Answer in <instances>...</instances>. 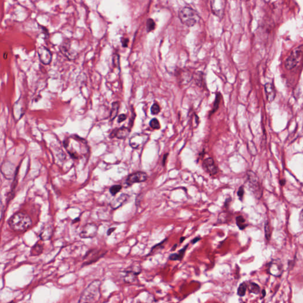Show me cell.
<instances>
[{"mask_svg":"<svg viewBox=\"0 0 303 303\" xmlns=\"http://www.w3.org/2000/svg\"><path fill=\"white\" fill-rule=\"evenodd\" d=\"M112 61H113L114 65L119 69L120 68V58H119L118 55L116 54L115 55H114Z\"/></svg>","mask_w":303,"mask_h":303,"instance_id":"836d02e7","label":"cell"},{"mask_svg":"<svg viewBox=\"0 0 303 303\" xmlns=\"http://www.w3.org/2000/svg\"><path fill=\"white\" fill-rule=\"evenodd\" d=\"M247 288L250 293L259 294L261 293V288L259 285L255 282H250L249 284H247Z\"/></svg>","mask_w":303,"mask_h":303,"instance_id":"7402d4cb","label":"cell"},{"mask_svg":"<svg viewBox=\"0 0 303 303\" xmlns=\"http://www.w3.org/2000/svg\"><path fill=\"white\" fill-rule=\"evenodd\" d=\"M279 183H280L281 186H284V185H285V184L286 183V181L285 180H282L279 181Z\"/></svg>","mask_w":303,"mask_h":303,"instance_id":"60d3db41","label":"cell"},{"mask_svg":"<svg viewBox=\"0 0 303 303\" xmlns=\"http://www.w3.org/2000/svg\"><path fill=\"white\" fill-rule=\"evenodd\" d=\"M303 44L293 49L285 62V66L288 70H291L297 66L300 61L303 54Z\"/></svg>","mask_w":303,"mask_h":303,"instance_id":"8992f818","label":"cell"},{"mask_svg":"<svg viewBox=\"0 0 303 303\" xmlns=\"http://www.w3.org/2000/svg\"><path fill=\"white\" fill-rule=\"evenodd\" d=\"M148 134L145 133H135L130 138V146L134 149H138L144 147V145L149 140Z\"/></svg>","mask_w":303,"mask_h":303,"instance_id":"52a82bcc","label":"cell"},{"mask_svg":"<svg viewBox=\"0 0 303 303\" xmlns=\"http://www.w3.org/2000/svg\"><path fill=\"white\" fill-rule=\"evenodd\" d=\"M176 246H177V244L174 245V246H173V248L171 249V251H174V250H175L176 248Z\"/></svg>","mask_w":303,"mask_h":303,"instance_id":"ee69618b","label":"cell"},{"mask_svg":"<svg viewBox=\"0 0 303 303\" xmlns=\"http://www.w3.org/2000/svg\"><path fill=\"white\" fill-rule=\"evenodd\" d=\"M43 251V246L39 244H36L32 248L31 250V255L32 256H37L42 253Z\"/></svg>","mask_w":303,"mask_h":303,"instance_id":"4316f807","label":"cell"},{"mask_svg":"<svg viewBox=\"0 0 303 303\" xmlns=\"http://www.w3.org/2000/svg\"><path fill=\"white\" fill-rule=\"evenodd\" d=\"M221 100H222L221 94L220 92H217L216 94V98H215V101L214 102L213 108L209 113V116H211L213 114H214L215 112L218 110L220 102H221Z\"/></svg>","mask_w":303,"mask_h":303,"instance_id":"44dd1931","label":"cell"},{"mask_svg":"<svg viewBox=\"0 0 303 303\" xmlns=\"http://www.w3.org/2000/svg\"><path fill=\"white\" fill-rule=\"evenodd\" d=\"M98 232V226L95 223L86 224L83 227L80 236L82 239H91L96 237Z\"/></svg>","mask_w":303,"mask_h":303,"instance_id":"9c48e42d","label":"cell"},{"mask_svg":"<svg viewBox=\"0 0 303 303\" xmlns=\"http://www.w3.org/2000/svg\"><path fill=\"white\" fill-rule=\"evenodd\" d=\"M244 194H245L244 186H240L238 191L237 192V196H238V197H239V198L240 201H242L243 200V196H244Z\"/></svg>","mask_w":303,"mask_h":303,"instance_id":"d6a6232c","label":"cell"},{"mask_svg":"<svg viewBox=\"0 0 303 303\" xmlns=\"http://www.w3.org/2000/svg\"><path fill=\"white\" fill-rule=\"evenodd\" d=\"M30 217L25 213H18L14 214L8 221L11 228L18 232L25 231L32 226Z\"/></svg>","mask_w":303,"mask_h":303,"instance_id":"3957f363","label":"cell"},{"mask_svg":"<svg viewBox=\"0 0 303 303\" xmlns=\"http://www.w3.org/2000/svg\"><path fill=\"white\" fill-rule=\"evenodd\" d=\"M188 247V244L186 245L185 247H184L181 250H179L178 253H172L170 254L169 259L171 261H181L185 255V253L186 252V249Z\"/></svg>","mask_w":303,"mask_h":303,"instance_id":"ffe728a7","label":"cell"},{"mask_svg":"<svg viewBox=\"0 0 303 303\" xmlns=\"http://www.w3.org/2000/svg\"><path fill=\"white\" fill-rule=\"evenodd\" d=\"M122 188V186L120 185H114L110 188V192L111 193L112 196H114L117 194L118 192L120 191V190Z\"/></svg>","mask_w":303,"mask_h":303,"instance_id":"f1b7e54d","label":"cell"},{"mask_svg":"<svg viewBox=\"0 0 303 303\" xmlns=\"http://www.w3.org/2000/svg\"><path fill=\"white\" fill-rule=\"evenodd\" d=\"M130 196L127 194H122L118 197L114 198L112 202H110V206L112 209L116 210L117 208L120 207L121 206H122L124 203L127 202Z\"/></svg>","mask_w":303,"mask_h":303,"instance_id":"e0dca14e","label":"cell"},{"mask_svg":"<svg viewBox=\"0 0 303 303\" xmlns=\"http://www.w3.org/2000/svg\"><path fill=\"white\" fill-rule=\"evenodd\" d=\"M146 28L148 32H152L154 30L155 28V23L152 19L150 18L148 20L146 23Z\"/></svg>","mask_w":303,"mask_h":303,"instance_id":"4dcf8cb0","label":"cell"},{"mask_svg":"<svg viewBox=\"0 0 303 303\" xmlns=\"http://www.w3.org/2000/svg\"><path fill=\"white\" fill-rule=\"evenodd\" d=\"M52 234V228L50 226H47L43 229L40 233V238L43 240H48L50 238Z\"/></svg>","mask_w":303,"mask_h":303,"instance_id":"603a6c76","label":"cell"},{"mask_svg":"<svg viewBox=\"0 0 303 303\" xmlns=\"http://www.w3.org/2000/svg\"><path fill=\"white\" fill-rule=\"evenodd\" d=\"M101 282L100 280H95L91 282L82 293L79 303H96L101 297Z\"/></svg>","mask_w":303,"mask_h":303,"instance_id":"7a4b0ae2","label":"cell"},{"mask_svg":"<svg viewBox=\"0 0 303 303\" xmlns=\"http://www.w3.org/2000/svg\"><path fill=\"white\" fill-rule=\"evenodd\" d=\"M262 296L261 299H263V298L265 297V296L266 295V291L265 290H262Z\"/></svg>","mask_w":303,"mask_h":303,"instance_id":"b9f144b4","label":"cell"},{"mask_svg":"<svg viewBox=\"0 0 303 303\" xmlns=\"http://www.w3.org/2000/svg\"><path fill=\"white\" fill-rule=\"evenodd\" d=\"M141 272V269L138 266H132L130 269L126 271L125 281L127 282H132L134 281L138 274Z\"/></svg>","mask_w":303,"mask_h":303,"instance_id":"2e32d148","label":"cell"},{"mask_svg":"<svg viewBox=\"0 0 303 303\" xmlns=\"http://www.w3.org/2000/svg\"><path fill=\"white\" fill-rule=\"evenodd\" d=\"M178 17L181 23L186 26H194L200 20V17L197 11L189 7H184L178 12Z\"/></svg>","mask_w":303,"mask_h":303,"instance_id":"277c9868","label":"cell"},{"mask_svg":"<svg viewBox=\"0 0 303 303\" xmlns=\"http://www.w3.org/2000/svg\"><path fill=\"white\" fill-rule=\"evenodd\" d=\"M130 132H131L130 128L126 127H122L118 128H116L114 130H112V133H110V138H117L119 139H124L128 137Z\"/></svg>","mask_w":303,"mask_h":303,"instance_id":"9a60e30c","label":"cell"},{"mask_svg":"<svg viewBox=\"0 0 303 303\" xmlns=\"http://www.w3.org/2000/svg\"><path fill=\"white\" fill-rule=\"evenodd\" d=\"M122 43L123 46L124 48H126L128 47V39L127 38H123L122 39Z\"/></svg>","mask_w":303,"mask_h":303,"instance_id":"d590c367","label":"cell"},{"mask_svg":"<svg viewBox=\"0 0 303 303\" xmlns=\"http://www.w3.org/2000/svg\"><path fill=\"white\" fill-rule=\"evenodd\" d=\"M246 290H247V283L246 282L241 283L238 289V292H237L238 295L240 297L245 296Z\"/></svg>","mask_w":303,"mask_h":303,"instance_id":"484cf974","label":"cell"},{"mask_svg":"<svg viewBox=\"0 0 303 303\" xmlns=\"http://www.w3.org/2000/svg\"><path fill=\"white\" fill-rule=\"evenodd\" d=\"M231 201V198H227L224 202V207L226 208L229 207V204H230V202Z\"/></svg>","mask_w":303,"mask_h":303,"instance_id":"8d00e7d4","label":"cell"},{"mask_svg":"<svg viewBox=\"0 0 303 303\" xmlns=\"http://www.w3.org/2000/svg\"><path fill=\"white\" fill-rule=\"evenodd\" d=\"M264 230H265V237L266 239L268 241L270 240L271 238V230L270 225H269V223L268 221H266L265 223Z\"/></svg>","mask_w":303,"mask_h":303,"instance_id":"83f0119b","label":"cell"},{"mask_svg":"<svg viewBox=\"0 0 303 303\" xmlns=\"http://www.w3.org/2000/svg\"><path fill=\"white\" fill-rule=\"evenodd\" d=\"M177 78L179 84L181 85L187 84L192 79V75L184 70H181L177 73Z\"/></svg>","mask_w":303,"mask_h":303,"instance_id":"ac0fdd59","label":"cell"},{"mask_svg":"<svg viewBox=\"0 0 303 303\" xmlns=\"http://www.w3.org/2000/svg\"><path fill=\"white\" fill-rule=\"evenodd\" d=\"M168 154H166L164 156V157H163V160H162V165H164V166L165 165L166 160V159H167V157H168Z\"/></svg>","mask_w":303,"mask_h":303,"instance_id":"f35d334b","label":"cell"},{"mask_svg":"<svg viewBox=\"0 0 303 303\" xmlns=\"http://www.w3.org/2000/svg\"><path fill=\"white\" fill-rule=\"evenodd\" d=\"M37 54L40 62L44 65L50 64L52 59V55L48 48L41 46L37 49Z\"/></svg>","mask_w":303,"mask_h":303,"instance_id":"7c38bea8","label":"cell"},{"mask_svg":"<svg viewBox=\"0 0 303 303\" xmlns=\"http://www.w3.org/2000/svg\"><path fill=\"white\" fill-rule=\"evenodd\" d=\"M149 124H150V126L151 128H152L153 129H155V130H158L160 128V126L159 122L158 121V120L156 118H152L150 122L149 123Z\"/></svg>","mask_w":303,"mask_h":303,"instance_id":"f546056e","label":"cell"},{"mask_svg":"<svg viewBox=\"0 0 303 303\" xmlns=\"http://www.w3.org/2000/svg\"><path fill=\"white\" fill-rule=\"evenodd\" d=\"M267 271L270 275L274 277H281L284 271L282 262L279 259L272 260L269 262Z\"/></svg>","mask_w":303,"mask_h":303,"instance_id":"30bf717a","label":"cell"},{"mask_svg":"<svg viewBox=\"0 0 303 303\" xmlns=\"http://www.w3.org/2000/svg\"><path fill=\"white\" fill-rule=\"evenodd\" d=\"M116 228L115 227H113V228H110V229H108V230L107 231V234L109 236L110 234H112V233L115 230Z\"/></svg>","mask_w":303,"mask_h":303,"instance_id":"ab89813d","label":"cell"},{"mask_svg":"<svg viewBox=\"0 0 303 303\" xmlns=\"http://www.w3.org/2000/svg\"><path fill=\"white\" fill-rule=\"evenodd\" d=\"M185 239V237H181V238H180V243H182Z\"/></svg>","mask_w":303,"mask_h":303,"instance_id":"7bdbcfd3","label":"cell"},{"mask_svg":"<svg viewBox=\"0 0 303 303\" xmlns=\"http://www.w3.org/2000/svg\"><path fill=\"white\" fill-rule=\"evenodd\" d=\"M264 88L267 100L269 102H272L276 97V92L274 86L271 83L268 82L264 85Z\"/></svg>","mask_w":303,"mask_h":303,"instance_id":"d6986e66","label":"cell"},{"mask_svg":"<svg viewBox=\"0 0 303 303\" xmlns=\"http://www.w3.org/2000/svg\"><path fill=\"white\" fill-rule=\"evenodd\" d=\"M64 146L70 156L74 159H78L87 154L89 150L85 139L75 135L66 138L64 140Z\"/></svg>","mask_w":303,"mask_h":303,"instance_id":"6da1fadb","label":"cell"},{"mask_svg":"<svg viewBox=\"0 0 303 303\" xmlns=\"http://www.w3.org/2000/svg\"><path fill=\"white\" fill-rule=\"evenodd\" d=\"M127 118V116L124 114H120L118 117V123H122L123 122H124L126 119Z\"/></svg>","mask_w":303,"mask_h":303,"instance_id":"e575fe53","label":"cell"},{"mask_svg":"<svg viewBox=\"0 0 303 303\" xmlns=\"http://www.w3.org/2000/svg\"><path fill=\"white\" fill-rule=\"evenodd\" d=\"M60 50L62 53L69 60H74L77 56V53L72 49L71 46V43L68 41H65L62 43L60 47Z\"/></svg>","mask_w":303,"mask_h":303,"instance_id":"4fadbf2b","label":"cell"},{"mask_svg":"<svg viewBox=\"0 0 303 303\" xmlns=\"http://www.w3.org/2000/svg\"><path fill=\"white\" fill-rule=\"evenodd\" d=\"M200 240H201V238L200 237H197V238H194V239L192 240L191 243L192 244H195V243H197L198 242H199Z\"/></svg>","mask_w":303,"mask_h":303,"instance_id":"74e56055","label":"cell"},{"mask_svg":"<svg viewBox=\"0 0 303 303\" xmlns=\"http://www.w3.org/2000/svg\"><path fill=\"white\" fill-rule=\"evenodd\" d=\"M202 168L204 170L210 175H214L218 172V168L212 158H208L204 160Z\"/></svg>","mask_w":303,"mask_h":303,"instance_id":"5bb4252c","label":"cell"},{"mask_svg":"<svg viewBox=\"0 0 303 303\" xmlns=\"http://www.w3.org/2000/svg\"><path fill=\"white\" fill-rule=\"evenodd\" d=\"M148 176L146 173L144 172H136L128 176L126 180V184L128 186H130L136 183L144 182L148 180Z\"/></svg>","mask_w":303,"mask_h":303,"instance_id":"8fae6325","label":"cell"},{"mask_svg":"<svg viewBox=\"0 0 303 303\" xmlns=\"http://www.w3.org/2000/svg\"><path fill=\"white\" fill-rule=\"evenodd\" d=\"M236 223L238 226V227H239V229L241 230H243L246 229V227L248 226V224L246 223V220L242 216H239L236 217Z\"/></svg>","mask_w":303,"mask_h":303,"instance_id":"d4e9b609","label":"cell"},{"mask_svg":"<svg viewBox=\"0 0 303 303\" xmlns=\"http://www.w3.org/2000/svg\"><path fill=\"white\" fill-rule=\"evenodd\" d=\"M120 107V102L118 101H115L112 103V110L110 112V120L112 121L117 116L118 109Z\"/></svg>","mask_w":303,"mask_h":303,"instance_id":"cb8c5ba5","label":"cell"},{"mask_svg":"<svg viewBox=\"0 0 303 303\" xmlns=\"http://www.w3.org/2000/svg\"><path fill=\"white\" fill-rule=\"evenodd\" d=\"M18 168H16L14 165L9 161H5L1 166L0 171L6 179L11 180L14 178Z\"/></svg>","mask_w":303,"mask_h":303,"instance_id":"ba28073f","label":"cell"},{"mask_svg":"<svg viewBox=\"0 0 303 303\" xmlns=\"http://www.w3.org/2000/svg\"><path fill=\"white\" fill-rule=\"evenodd\" d=\"M160 111V106L157 103H154L150 108V112L153 115L158 114Z\"/></svg>","mask_w":303,"mask_h":303,"instance_id":"1f68e13d","label":"cell"},{"mask_svg":"<svg viewBox=\"0 0 303 303\" xmlns=\"http://www.w3.org/2000/svg\"><path fill=\"white\" fill-rule=\"evenodd\" d=\"M246 185L252 193L257 199L262 197L263 189L257 175L252 170H248L246 172Z\"/></svg>","mask_w":303,"mask_h":303,"instance_id":"5b68a950","label":"cell"}]
</instances>
